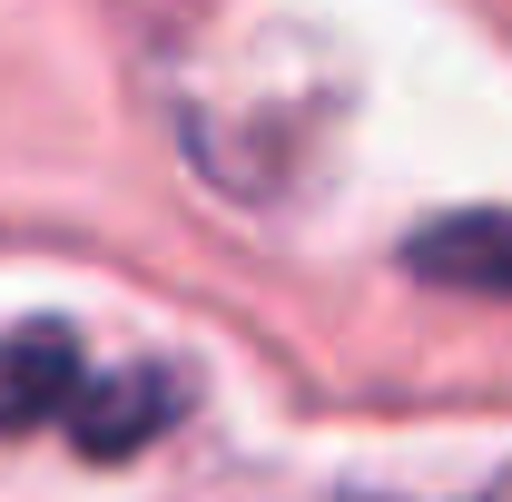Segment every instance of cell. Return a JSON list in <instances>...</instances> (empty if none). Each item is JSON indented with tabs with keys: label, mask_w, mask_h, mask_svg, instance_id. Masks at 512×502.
<instances>
[{
	"label": "cell",
	"mask_w": 512,
	"mask_h": 502,
	"mask_svg": "<svg viewBox=\"0 0 512 502\" xmlns=\"http://www.w3.org/2000/svg\"><path fill=\"white\" fill-rule=\"evenodd\" d=\"M197 384L158 355H99L79 345V325L30 315L0 335V434H60L89 463H128L188 414Z\"/></svg>",
	"instance_id": "cell-1"
},
{
	"label": "cell",
	"mask_w": 512,
	"mask_h": 502,
	"mask_svg": "<svg viewBox=\"0 0 512 502\" xmlns=\"http://www.w3.org/2000/svg\"><path fill=\"white\" fill-rule=\"evenodd\" d=\"M404 266L424 286H463V296H512V207H453L434 227L404 237Z\"/></svg>",
	"instance_id": "cell-2"
}]
</instances>
